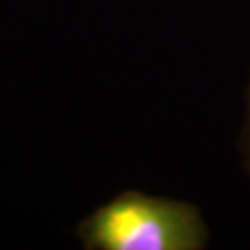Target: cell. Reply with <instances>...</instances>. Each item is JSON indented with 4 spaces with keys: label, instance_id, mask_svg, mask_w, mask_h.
<instances>
[{
    "label": "cell",
    "instance_id": "obj_1",
    "mask_svg": "<svg viewBox=\"0 0 250 250\" xmlns=\"http://www.w3.org/2000/svg\"><path fill=\"white\" fill-rule=\"evenodd\" d=\"M87 250H202L209 230L195 204L123 191L78 224Z\"/></svg>",
    "mask_w": 250,
    "mask_h": 250
},
{
    "label": "cell",
    "instance_id": "obj_2",
    "mask_svg": "<svg viewBox=\"0 0 250 250\" xmlns=\"http://www.w3.org/2000/svg\"><path fill=\"white\" fill-rule=\"evenodd\" d=\"M239 156L245 172L250 178V80L245 91V115H243L241 132H239Z\"/></svg>",
    "mask_w": 250,
    "mask_h": 250
}]
</instances>
